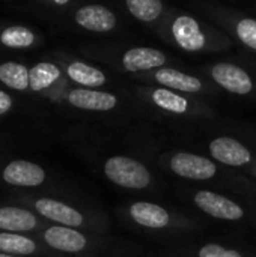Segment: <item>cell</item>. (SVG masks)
Segmentation results:
<instances>
[{
  "mask_svg": "<svg viewBox=\"0 0 256 257\" xmlns=\"http://www.w3.org/2000/svg\"><path fill=\"white\" fill-rule=\"evenodd\" d=\"M211 155L228 166H243L250 161V152L237 140L229 137H220L210 145Z\"/></svg>",
  "mask_w": 256,
  "mask_h": 257,
  "instance_id": "cell-10",
  "label": "cell"
},
{
  "mask_svg": "<svg viewBox=\"0 0 256 257\" xmlns=\"http://www.w3.org/2000/svg\"><path fill=\"white\" fill-rule=\"evenodd\" d=\"M0 83L15 92H26L30 87V69L14 60L0 63Z\"/></svg>",
  "mask_w": 256,
  "mask_h": 257,
  "instance_id": "cell-15",
  "label": "cell"
},
{
  "mask_svg": "<svg viewBox=\"0 0 256 257\" xmlns=\"http://www.w3.org/2000/svg\"><path fill=\"white\" fill-rule=\"evenodd\" d=\"M130 214L134 218V221H137L145 227L161 229L169 224V214L163 208L154 203H146V202L134 203L130 209Z\"/></svg>",
  "mask_w": 256,
  "mask_h": 257,
  "instance_id": "cell-16",
  "label": "cell"
},
{
  "mask_svg": "<svg viewBox=\"0 0 256 257\" xmlns=\"http://www.w3.org/2000/svg\"><path fill=\"white\" fill-rule=\"evenodd\" d=\"M30 206H33V209L41 217L51 220V221H56L60 226L78 227L83 224V215L78 211H75L69 205L57 202L54 199H48V197L35 199L33 202H30Z\"/></svg>",
  "mask_w": 256,
  "mask_h": 257,
  "instance_id": "cell-3",
  "label": "cell"
},
{
  "mask_svg": "<svg viewBox=\"0 0 256 257\" xmlns=\"http://www.w3.org/2000/svg\"><path fill=\"white\" fill-rule=\"evenodd\" d=\"M60 77V69L50 62H39L30 68V90L42 92L54 84Z\"/></svg>",
  "mask_w": 256,
  "mask_h": 257,
  "instance_id": "cell-19",
  "label": "cell"
},
{
  "mask_svg": "<svg viewBox=\"0 0 256 257\" xmlns=\"http://www.w3.org/2000/svg\"><path fill=\"white\" fill-rule=\"evenodd\" d=\"M71 105L81 110L107 111L116 105V96L106 92H95L88 89H74L68 95Z\"/></svg>",
  "mask_w": 256,
  "mask_h": 257,
  "instance_id": "cell-11",
  "label": "cell"
},
{
  "mask_svg": "<svg viewBox=\"0 0 256 257\" xmlns=\"http://www.w3.org/2000/svg\"><path fill=\"white\" fill-rule=\"evenodd\" d=\"M170 167L177 175L195 181H205L216 175V166L210 160L193 154H177L170 161Z\"/></svg>",
  "mask_w": 256,
  "mask_h": 257,
  "instance_id": "cell-4",
  "label": "cell"
},
{
  "mask_svg": "<svg viewBox=\"0 0 256 257\" xmlns=\"http://www.w3.org/2000/svg\"><path fill=\"white\" fill-rule=\"evenodd\" d=\"M42 241L48 247L63 253H78L86 247V238L80 232L65 226H51L45 229Z\"/></svg>",
  "mask_w": 256,
  "mask_h": 257,
  "instance_id": "cell-6",
  "label": "cell"
},
{
  "mask_svg": "<svg viewBox=\"0 0 256 257\" xmlns=\"http://www.w3.org/2000/svg\"><path fill=\"white\" fill-rule=\"evenodd\" d=\"M127 8L136 18L142 21H154L163 11L160 0H127Z\"/></svg>",
  "mask_w": 256,
  "mask_h": 257,
  "instance_id": "cell-21",
  "label": "cell"
},
{
  "mask_svg": "<svg viewBox=\"0 0 256 257\" xmlns=\"http://www.w3.org/2000/svg\"><path fill=\"white\" fill-rule=\"evenodd\" d=\"M213 78L226 90L234 93H249L252 90V80L246 71L231 63H219L213 68Z\"/></svg>",
  "mask_w": 256,
  "mask_h": 257,
  "instance_id": "cell-8",
  "label": "cell"
},
{
  "mask_svg": "<svg viewBox=\"0 0 256 257\" xmlns=\"http://www.w3.org/2000/svg\"><path fill=\"white\" fill-rule=\"evenodd\" d=\"M45 170L32 161L14 160L2 169V181L18 188H33L45 182Z\"/></svg>",
  "mask_w": 256,
  "mask_h": 257,
  "instance_id": "cell-2",
  "label": "cell"
},
{
  "mask_svg": "<svg viewBox=\"0 0 256 257\" xmlns=\"http://www.w3.org/2000/svg\"><path fill=\"white\" fill-rule=\"evenodd\" d=\"M75 21L78 26L91 32H109L116 26L115 15L107 8L100 5L80 8L75 12Z\"/></svg>",
  "mask_w": 256,
  "mask_h": 257,
  "instance_id": "cell-9",
  "label": "cell"
},
{
  "mask_svg": "<svg viewBox=\"0 0 256 257\" xmlns=\"http://www.w3.org/2000/svg\"><path fill=\"white\" fill-rule=\"evenodd\" d=\"M66 74L72 81L83 84L86 87H97L106 83V75L100 69L89 66L83 62L69 63L66 68Z\"/></svg>",
  "mask_w": 256,
  "mask_h": 257,
  "instance_id": "cell-20",
  "label": "cell"
},
{
  "mask_svg": "<svg viewBox=\"0 0 256 257\" xmlns=\"http://www.w3.org/2000/svg\"><path fill=\"white\" fill-rule=\"evenodd\" d=\"M39 221L36 215L21 206H0V232L27 233L36 230Z\"/></svg>",
  "mask_w": 256,
  "mask_h": 257,
  "instance_id": "cell-7",
  "label": "cell"
},
{
  "mask_svg": "<svg viewBox=\"0 0 256 257\" xmlns=\"http://www.w3.org/2000/svg\"><path fill=\"white\" fill-rule=\"evenodd\" d=\"M155 78L158 83H161L164 86H169V87H174L178 90H184V92H192V93L199 92L202 87V83L198 78L183 74L177 69H170V68L160 69L155 74Z\"/></svg>",
  "mask_w": 256,
  "mask_h": 257,
  "instance_id": "cell-18",
  "label": "cell"
},
{
  "mask_svg": "<svg viewBox=\"0 0 256 257\" xmlns=\"http://www.w3.org/2000/svg\"><path fill=\"white\" fill-rule=\"evenodd\" d=\"M237 33L240 39L250 48L256 50V21L255 20H241L237 26Z\"/></svg>",
  "mask_w": 256,
  "mask_h": 257,
  "instance_id": "cell-23",
  "label": "cell"
},
{
  "mask_svg": "<svg viewBox=\"0 0 256 257\" xmlns=\"http://www.w3.org/2000/svg\"><path fill=\"white\" fill-rule=\"evenodd\" d=\"M0 257H17V256H12V254H5V253H0Z\"/></svg>",
  "mask_w": 256,
  "mask_h": 257,
  "instance_id": "cell-26",
  "label": "cell"
},
{
  "mask_svg": "<svg viewBox=\"0 0 256 257\" xmlns=\"http://www.w3.org/2000/svg\"><path fill=\"white\" fill-rule=\"evenodd\" d=\"M0 253L17 257L33 256L38 253V244L21 233L0 232Z\"/></svg>",
  "mask_w": 256,
  "mask_h": 257,
  "instance_id": "cell-17",
  "label": "cell"
},
{
  "mask_svg": "<svg viewBox=\"0 0 256 257\" xmlns=\"http://www.w3.org/2000/svg\"><path fill=\"white\" fill-rule=\"evenodd\" d=\"M12 107H14L12 96L8 92L0 89V116H5L6 113H9L12 110Z\"/></svg>",
  "mask_w": 256,
  "mask_h": 257,
  "instance_id": "cell-25",
  "label": "cell"
},
{
  "mask_svg": "<svg viewBox=\"0 0 256 257\" xmlns=\"http://www.w3.org/2000/svg\"><path fill=\"white\" fill-rule=\"evenodd\" d=\"M199 257H241V254L234 250H225L220 245L210 244V245H205L204 248H201Z\"/></svg>",
  "mask_w": 256,
  "mask_h": 257,
  "instance_id": "cell-24",
  "label": "cell"
},
{
  "mask_svg": "<svg viewBox=\"0 0 256 257\" xmlns=\"http://www.w3.org/2000/svg\"><path fill=\"white\" fill-rule=\"evenodd\" d=\"M164 62H166L164 54L155 48L139 47V48H131L124 54V66L131 72L157 68L161 66Z\"/></svg>",
  "mask_w": 256,
  "mask_h": 257,
  "instance_id": "cell-14",
  "label": "cell"
},
{
  "mask_svg": "<svg viewBox=\"0 0 256 257\" xmlns=\"http://www.w3.org/2000/svg\"><path fill=\"white\" fill-rule=\"evenodd\" d=\"M36 44V33L23 24H8L0 27V48L27 50Z\"/></svg>",
  "mask_w": 256,
  "mask_h": 257,
  "instance_id": "cell-13",
  "label": "cell"
},
{
  "mask_svg": "<svg viewBox=\"0 0 256 257\" xmlns=\"http://www.w3.org/2000/svg\"><path fill=\"white\" fill-rule=\"evenodd\" d=\"M106 176L124 188L140 190L149 185L151 176L143 164L128 157H113L104 166Z\"/></svg>",
  "mask_w": 256,
  "mask_h": 257,
  "instance_id": "cell-1",
  "label": "cell"
},
{
  "mask_svg": "<svg viewBox=\"0 0 256 257\" xmlns=\"http://www.w3.org/2000/svg\"><path fill=\"white\" fill-rule=\"evenodd\" d=\"M174 36L184 50L196 51L201 50L205 45V36L199 29V24L196 20L190 17H180L174 21L172 26Z\"/></svg>",
  "mask_w": 256,
  "mask_h": 257,
  "instance_id": "cell-12",
  "label": "cell"
},
{
  "mask_svg": "<svg viewBox=\"0 0 256 257\" xmlns=\"http://www.w3.org/2000/svg\"><path fill=\"white\" fill-rule=\"evenodd\" d=\"M195 202L204 212H207L216 218L240 220L243 217V209L237 203L228 200L223 196L211 193V191H199L195 196Z\"/></svg>",
  "mask_w": 256,
  "mask_h": 257,
  "instance_id": "cell-5",
  "label": "cell"
},
{
  "mask_svg": "<svg viewBox=\"0 0 256 257\" xmlns=\"http://www.w3.org/2000/svg\"><path fill=\"white\" fill-rule=\"evenodd\" d=\"M154 102L167 110V111H174V113H184L187 110V101L183 96H178L175 93H172L170 90L166 89H158L154 92L152 95Z\"/></svg>",
  "mask_w": 256,
  "mask_h": 257,
  "instance_id": "cell-22",
  "label": "cell"
}]
</instances>
